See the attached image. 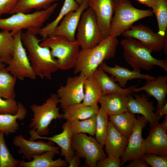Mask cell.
<instances>
[{
	"label": "cell",
	"instance_id": "obj_1",
	"mask_svg": "<svg viewBox=\"0 0 167 167\" xmlns=\"http://www.w3.org/2000/svg\"><path fill=\"white\" fill-rule=\"evenodd\" d=\"M37 35L27 30L22 32L21 40L28 52V57L36 76L51 79L52 74L59 69V64L52 56L50 49L40 45L42 39H39Z\"/></svg>",
	"mask_w": 167,
	"mask_h": 167
},
{
	"label": "cell",
	"instance_id": "obj_2",
	"mask_svg": "<svg viewBox=\"0 0 167 167\" xmlns=\"http://www.w3.org/2000/svg\"><path fill=\"white\" fill-rule=\"evenodd\" d=\"M118 44L117 36L109 35L95 47L81 49L74 68V73H82L86 78L92 76L102 62L114 57Z\"/></svg>",
	"mask_w": 167,
	"mask_h": 167
},
{
	"label": "cell",
	"instance_id": "obj_3",
	"mask_svg": "<svg viewBox=\"0 0 167 167\" xmlns=\"http://www.w3.org/2000/svg\"><path fill=\"white\" fill-rule=\"evenodd\" d=\"M120 44L124 59L133 70L149 71L157 66L167 71V60L154 57L151 55L152 51L138 40L126 38L120 41Z\"/></svg>",
	"mask_w": 167,
	"mask_h": 167
},
{
	"label": "cell",
	"instance_id": "obj_4",
	"mask_svg": "<svg viewBox=\"0 0 167 167\" xmlns=\"http://www.w3.org/2000/svg\"><path fill=\"white\" fill-rule=\"evenodd\" d=\"M58 5L54 3L47 9L36 11L32 13H16L6 18H0V29L12 34L26 29L38 34L43 25L49 19Z\"/></svg>",
	"mask_w": 167,
	"mask_h": 167
},
{
	"label": "cell",
	"instance_id": "obj_5",
	"mask_svg": "<svg viewBox=\"0 0 167 167\" xmlns=\"http://www.w3.org/2000/svg\"><path fill=\"white\" fill-rule=\"evenodd\" d=\"M40 45L50 49L60 70H67L75 67L80 50L76 40L71 41L62 35H52L42 39Z\"/></svg>",
	"mask_w": 167,
	"mask_h": 167
},
{
	"label": "cell",
	"instance_id": "obj_6",
	"mask_svg": "<svg viewBox=\"0 0 167 167\" xmlns=\"http://www.w3.org/2000/svg\"><path fill=\"white\" fill-rule=\"evenodd\" d=\"M58 103L59 100L57 94L53 93L42 105L34 104L30 106L33 117L29 127L36 135L40 136L48 135L49 126L52 121L62 119V114L60 113V107H58Z\"/></svg>",
	"mask_w": 167,
	"mask_h": 167
},
{
	"label": "cell",
	"instance_id": "obj_7",
	"mask_svg": "<svg viewBox=\"0 0 167 167\" xmlns=\"http://www.w3.org/2000/svg\"><path fill=\"white\" fill-rule=\"evenodd\" d=\"M153 15L152 10L139 9L134 7L130 1L122 0L116 4L111 22L109 35L117 37L129 29L136 22Z\"/></svg>",
	"mask_w": 167,
	"mask_h": 167
},
{
	"label": "cell",
	"instance_id": "obj_8",
	"mask_svg": "<svg viewBox=\"0 0 167 167\" xmlns=\"http://www.w3.org/2000/svg\"><path fill=\"white\" fill-rule=\"evenodd\" d=\"M22 33V30H19L13 34L15 41L14 48L6 68L17 79L23 80L25 78L34 79L36 76L32 69L23 44L21 39Z\"/></svg>",
	"mask_w": 167,
	"mask_h": 167
},
{
	"label": "cell",
	"instance_id": "obj_9",
	"mask_svg": "<svg viewBox=\"0 0 167 167\" xmlns=\"http://www.w3.org/2000/svg\"><path fill=\"white\" fill-rule=\"evenodd\" d=\"M76 30V40L81 49L92 48L103 39L95 13L89 7L83 12Z\"/></svg>",
	"mask_w": 167,
	"mask_h": 167
},
{
	"label": "cell",
	"instance_id": "obj_10",
	"mask_svg": "<svg viewBox=\"0 0 167 167\" xmlns=\"http://www.w3.org/2000/svg\"><path fill=\"white\" fill-rule=\"evenodd\" d=\"M71 145L76 154L85 159L90 167H96L97 163L107 157L100 143L92 136L85 134L74 135Z\"/></svg>",
	"mask_w": 167,
	"mask_h": 167
},
{
	"label": "cell",
	"instance_id": "obj_11",
	"mask_svg": "<svg viewBox=\"0 0 167 167\" xmlns=\"http://www.w3.org/2000/svg\"><path fill=\"white\" fill-rule=\"evenodd\" d=\"M122 34L125 38L138 40L152 51L159 52L163 50L167 55V34L163 37L155 33L148 26L141 24L132 25Z\"/></svg>",
	"mask_w": 167,
	"mask_h": 167
},
{
	"label": "cell",
	"instance_id": "obj_12",
	"mask_svg": "<svg viewBox=\"0 0 167 167\" xmlns=\"http://www.w3.org/2000/svg\"><path fill=\"white\" fill-rule=\"evenodd\" d=\"M150 127L148 135L143 140V154L167 156V115L162 122H157Z\"/></svg>",
	"mask_w": 167,
	"mask_h": 167
},
{
	"label": "cell",
	"instance_id": "obj_13",
	"mask_svg": "<svg viewBox=\"0 0 167 167\" xmlns=\"http://www.w3.org/2000/svg\"><path fill=\"white\" fill-rule=\"evenodd\" d=\"M86 79L82 73L74 77H69L65 85L61 86L58 88L57 94L62 109L70 105L82 102Z\"/></svg>",
	"mask_w": 167,
	"mask_h": 167
},
{
	"label": "cell",
	"instance_id": "obj_14",
	"mask_svg": "<svg viewBox=\"0 0 167 167\" xmlns=\"http://www.w3.org/2000/svg\"><path fill=\"white\" fill-rule=\"evenodd\" d=\"M147 122L143 116H137L134 127L128 137L127 146L120 158L121 166L129 161L141 157L144 154L142 150L143 140L142 132Z\"/></svg>",
	"mask_w": 167,
	"mask_h": 167
},
{
	"label": "cell",
	"instance_id": "obj_15",
	"mask_svg": "<svg viewBox=\"0 0 167 167\" xmlns=\"http://www.w3.org/2000/svg\"><path fill=\"white\" fill-rule=\"evenodd\" d=\"M127 97V109L128 112L134 114L141 115L149 122L150 126L159 122L162 117L154 112L156 109L153 102L149 101L147 95L133 94Z\"/></svg>",
	"mask_w": 167,
	"mask_h": 167
},
{
	"label": "cell",
	"instance_id": "obj_16",
	"mask_svg": "<svg viewBox=\"0 0 167 167\" xmlns=\"http://www.w3.org/2000/svg\"><path fill=\"white\" fill-rule=\"evenodd\" d=\"M88 4L96 15L103 39L107 37L109 35L116 4L113 0H88Z\"/></svg>",
	"mask_w": 167,
	"mask_h": 167
},
{
	"label": "cell",
	"instance_id": "obj_17",
	"mask_svg": "<svg viewBox=\"0 0 167 167\" xmlns=\"http://www.w3.org/2000/svg\"><path fill=\"white\" fill-rule=\"evenodd\" d=\"M13 145L19 148L18 154H23L28 161L32 157L47 151H51L58 155L60 153L59 148L49 142L42 141H35L25 139L22 135L14 137L13 141Z\"/></svg>",
	"mask_w": 167,
	"mask_h": 167
},
{
	"label": "cell",
	"instance_id": "obj_18",
	"mask_svg": "<svg viewBox=\"0 0 167 167\" xmlns=\"http://www.w3.org/2000/svg\"><path fill=\"white\" fill-rule=\"evenodd\" d=\"M62 131L59 134L51 137L40 136L36 135L34 131L31 130L29 132L30 140H35L37 139H44L53 142L58 146L61 149L60 153L64 157L68 163L74 155L71 145L72 140L74 134L70 127V122L66 121L63 123L62 127Z\"/></svg>",
	"mask_w": 167,
	"mask_h": 167
},
{
	"label": "cell",
	"instance_id": "obj_19",
	"mask_svg": "<svg viewBox=\"0 0 167 167\" xmlns=\"http://www.w3.org/2000/svg\"><path fill=\"white\" fill-rule=\"evenodd\" d=\"M88 0H83L77 10L66 14L55 28L52 35H62L70 41H75L77 28L83 12L88 7Z\"/></svg>",
	"mask_w": 167,
	"mask_h": 167
},
{
	"label": "cell",
	"instance_id": "obj_20",
	"mask_svg": "<svg viewBox=\"0 0 167 167\" xmlns=\"http://www.w3.org/2000/svg\"><path fill=\"white\" fill-rule=\"evenodd\" d=\"M131 90L133 93L144 91L148 96L154 97L157 102L156 110L158 109L167 102V75H160L154 79L146 80L142 86L137 88L132 86Z\"/></svg>",
	"mask_w": 167,
	"mask_h": 167
},
{
	"label": "cell",
	"instance_id": "obj_21",
	"mask_svg": "<svg viewBox=\"0 0 167 167\" xmlns=\"http://www.w3.org/2000/svg\"><path fill=\"white\" fill-rule=\"evenodd\" d=\"M100 66L105 72L113 77L115 82H118L119 86L122 88L126 86L127 82L130 80L136 79L151 80L156 78L149 75L141 73L140 71L131 70L117 64H115L113 67H111L108 66L105 61Z\"/></svg>",
	"mask_w": 167,
	"mask_h": 167
},
{
	"label": "cell",
	"instance_id": "obj_22",
	"mask_svg": "<svg viewBox=\"0 0 167 167\" xmlns=\"http://www.w3.org/2000/svg\"><path fill=\"white\" fill-rule=\"evenodd\" d=\"M128 138L109 121L104 145L108 156L121 158L127 146Z\"/></svg>",
	"mask_w": 167,
	"mask_h": 167
},
{
	"label": "cell",
	"instance_id": "obj_23",
	"mask_svg": "<svg viewBox=\"0 0 167 167\" xmlns=\"http://www.w3.org/2000/svg\"><path fill=\"white\" fill-rule=\"evenodd\" d=\"M92 77L99 86L103 95L113 93H120L128 96L133 92L132 87L123 88L116 83L113 77L109 76L100 66L95 71Z\"/></svg>",
	"mask_w": 167,
	"mask_h": 167
},
{
	"label": "cell",
	"instance_id": "obj_24",
	"mask_svg": "<svg viewBox=\"0 0 167 167\" xmlns=\"http://www.w3.org/2000/svg\"><path fill=\"white\" fill-rule=\"evenodd\" d=\"M127 96L120 93L102 95L99 103L109 116L127 110Z\"/></svg>",
	"mask_w": 167,
	"mask_h": 167
},
{
	"label": "cell",
	"instance_id": "obj_25",
	"mask_svg": "<svg viewBox=\"0 0 167 167\" xmlns=\"http://www.w3.org/2000/svg\"><path fill=\"white\" fill-rule=\"evenodd\" d=\"M18 110L15 114L0 113V131L6 135L15 132L19 125L17 120H23L25 117L27 111L20 102L18 103Z\"/></svg>",
	"mask_w": 167,
	"mask_h": 167
},
{
	"label": "cell",
	"instance_id": "obj_26",
	"mask_svg": "<svg viewBox=\"0 0 167 167\" xmlns=\"http://www.w3.org/2000/svg\"><path fill=\"white\" fill-rule=\"evenodd\" d=\"M99 108L85 105L82 102L75 104L63 109L62 119L70 122L87 119L96 115Z\"/></svg>",
	"mask_w": 167,
	"mask_h": 167
},
{
	"label": "cell",
	"instance_id": "obj_27",
	"mask_svg": "<svg viewBox=\"0 0 167 167\" xmlns=\"http://www.w3.org/2000/svg\"><path fill=\"white\" fill-rule=\"evenodd\" d=\"M56 154L52 152L47 151L40 155L35 156L28 161H20V167H64L67 166L68 163L60 158L54 160Z\"/></svg>",
	"mask_w": 167,
	"mask_h": 167
},
{
	"label": "cell",
	"instance_id": "obj_28",
	"mask_svg": "<svg viewBox=\"0 0 167 167\" xmlns=\"http://www.w3.org/2000/svg\"><path fill=\"white\" fill-rule=\"evenodd\" d=\"M109 120L117 129L128 138L134 127L136 118L135 114L127 110L109 116Z\"/></svg>",
	"mask_w": 167,
	"mask_h": 167
},
{
	"label": "cell",
	"instance_id": "obj_29",
	"mask_svg": "<svg viewBox=\"0 0 167 167\" xmlns=\"http://www.w3.org/2000/svg\"><path fill=\"white\" fill-rule=\"evenodd\" d=\"M75 0H65L59 13L56 18L52 22L43 27L39 34L43 39L52 35L61 20L68 13L77 10L79 6Z\"/></svg>",
	"mask_w": 167,
	"mask_h": 167
},
{
	"label": "cell",
	"instance_id": "obj_30",
	"mask_svg": "<svg viewBox=\"0 0 167 167\" xmlns=\"http://www.w3.org/2000/svg\"><path fill=\"white\" fill-rule=\"evenodd\" d=\"M82 103L85 105L99 107L98 104L103 95L99 86L92 76L86 78L84 84Z\"/></svg>",
	"mask_w": 167,
	"mask_h": 167
},
{
	"label": "cell",
	"instance_id": "obj_31",
	"mask_svg": "<svg viewBox=\"0 0 167 167\" xmlns=\"http://www.w3.org/2000/svg\"><path fill=\"white\" fill-rule=\"evenodd\" d=\"M17 80L6 66L0 69V97L5 99H15Z\"/></svg>",
	"mask_w": 167,
	"mask_h": 167
},
{
	"label": "cell",
	"instance_id": "obj_32",
	"mask_svg": "<svg viewBox=\"0 0 167 167\" xmlns=\"http://www.w3.org/2000/svg\"><path fill=\"white\" fill-rule=\"evenodd\" d=\"M151 8L157 22V33L164 37L167 34V0H154Z\"/></svg>",
	"mask_w": 167,
	"mask_h": 167
},
{
	"label": "cell",
	"instance_id": "obj_33",
	"mask_svg": "<svg viewBox=\"0 0 167 167\" xmlns=\"http://www.w3.org/2000/svg\"><path fill=\"white\" fill-rule=\"evenodd\" d=\"M59 0H19L10 14L21 12L28 13L33 10L45 9Z\"/></svg>",
	"mask_w": 167,
	"mask_h": 167
},
{
	"label": "cell",
	"instance_id": "obj_34",
	"mask_svg": "<svg viewBox=\"0 0 167 167\" xmlns=\"http://www.w3.org/2000/svg\"><path fill=\"white\" fill-rule=\"evenodd\" d=\"M109 116L101 107L96 114L95 138L104 147L108 132Z\"/></svg>",
	"mask_w": 167,
	"mask_h": 167
},
{
	"label": "cell",
	"instance_id": "obj_35",
	"mask_svg": "<svg viewBox=\"0 0 167 167\" xmlns=\"http://www.w3.org/2000/svg\"><path fill=\"white\" fill-rule=\"evenodd\" d=\"M14 42L13 35L11 32H0V58L5 64H7L11 57Z\"/></svg>",
	"mask_w": 167,
	"mask_h": 167
},
{
	"label": "cell",
	"instance_id": "obj_36",
	"mask_svg": "<svg viewBox=\"0 0 167 167\" xmlns=\"http://www.w3.org/2000/svg\"><path fill=\"white\" fill-rule=\"evenodd\" d=\"M96 115L87 119L75 120L70 122L73 134H88L94 136L96 131Z\"/></svg>",
	"mask_w": 167,
	"mask_h": 167
},
{
	"label": "cell",
	"instance_id": "obj_37",
	"mask_svg": "<svg viewBox=\"0 0 167 167\" xmlns=\"http://www.w3.org/2000/svg\"><path fill=\"white\" fill-rule=\"evenodd\" d=\"M4 134L0 131V167L18 166L20 161L10 153L6 143Z\"/></svg>",
	"mask_w": 167,
	"mask_h": 167
},
{
	"label": "cell",
	"instance_id": "obj_38",
	"mask_svg": "<svg viewBox=\"0 0 167 167\" xmlns=\"http://www.w3.org/2000/svg\"><path fill=\"white\" fill-rule=\"evenodd\" d=\"M142 159L151 167H167V156L153 154H144Z\"/></svg>",
	"mask_w": 167,
	"mask_h": 167
},
{
	"label": "cell",
	"instance_id": "obj_39",
	"mask_svg": "<svg viewBox=\"0 0 167 167\" xmlns=\"http://www.w3.org/2000/svg\"><path fill=\"white\" fill-rule=\"evenodd\" d=\"M3 98L0 96V113L16 114L18 110V104L15 99Z\"/></svg>",
	"mask_w": 167,
	"mask_h": 167
},
{
	"label": "cell",
	"instance_id": "obj_40",
	"mask_svg": "<svg viewBox=\"0 0 167 167\" xmlns=\"http://www.w3.org/2000/svg\"><path fill=\"white\" fill-rule=\"evenodd\" d=\"M120 158L108 156L104 159L99 161L96 164V167H120L121 166Z\"/></svg>",
	"mask_w": 167,
	"mask_h": 167
},
{
	"label": "cell",
	"instance_id": "obj_41",
	"mask_svg": "<svg viewBox=\"0 0 167 167\" xmlns=\"http://www.w3.org/2000/svg\"><path fill=\"white\" fill-rule=\"evenodd\" d=\"M19 0H0V18L3 14H10Z\"/></svg>",
	"mask_w": 167,
	"mask_h": 167
},
{
	"label": "cell",
	"instance_id": "obj_42",
	"mask_svg": "<svg viewBox=\"0 0 167 167\" xmlns=\"http://www.w3.org/2000/svg\"><path fill=\"white\" fill-rule=\"evenodd\" d=\"M126 167H148L149 166L142 159L141 157L137 158L131 161Z\"/></svg>",
	"mask_w": 167,
	"mask_h": 167
},
{
	"label": "cell",
	"instance_id": "obj_43",
	"mask_svg": "<svg viewBox=\"0 0 167 167\" xmlns=\"http://www.w3.org/2000/svg\"><path fill=\"white\" fill-rule=\"evenodd\" d=\"M80 157L77 155H74L68 164L69 167H78L80 164Z\"/></svg>",
	"mask_w": 167,
	"mask_h": 167
},
{
	"label": "cell",
	"instance_id": "obj_44",
	"mask_svg": "<svg viewBox=\"0 0 167 167\" xmlns=\"http://www.w3.org/2000/svg\"><path fill=\"white\" fill-rule=\"evenodd\" d=\"M155 113L161 117L167 115V102L160 109L156 110Z\"/></svg>",
	"mask_w": 167,
	"mask_h": 167
},
{
	"label": "cell",
	"instance_id": "obj_45",
	"mask_svg": "<svg viewBox=\"0 0 167 167\" xmlns=\"http://www.w3.org/2000/svg\"><path fill=\"white\" fill-rule=\"evenodd\" d=\"M141 3L144 4L148 6L152 7L154 2V0H137Z\"/></svg>",
	"mask_w": 167,
	"mask_h": 167
},
{
	"label": "cell",
	"instance_id": "obj_46",
	"mask_svg": "<svg viewBox=\"0 0 167 167\" xmlns=\"http://www.w3.org/2000/svg\"><path fill=\"white\" fill-rule=\"evenodd\" d=\"M5 66V64L3 63L1 59L0 58V69Z\"/></svg>",
	"mask_w": 167,
	"mask_h": 167
},
{
	"label": "cell",
	"instance_id": "obj_47",
	"mask_svg": "<svg viewBox=\"0 0 167 167\" xmlns=\"http://www.w3.org/2000/svg\"><path fill=\"white\" fill-rule=\"evenodd\" d=\"M77 3L80 5L82 2L83 0H75Z\"/></svg>",
	"mask_w": 167,
	"mask_h": 167
},
{
	"label": "cell",
	"instance_id": "obj_48",
	"mask_svg": "<svg viewBox=\"0 0 167 167\" xmlns=\"http://www.w3.org/2000/svg\"><path fill=\"white\" fill-rule=\"evenodd\" d=\"M122 0H113L114 1V2L116 4H117L119 2Z\"/></svg>",
	"mask_w": 167,
	"mask_h": 167
}]
</instances>
